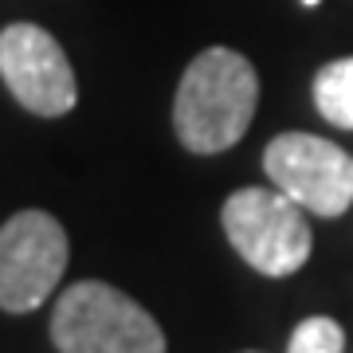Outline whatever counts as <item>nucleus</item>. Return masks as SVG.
I'll return each instance as SVG.
<instances>
[{"label":"nucleus","instance_id":"obj_1","mask_svg":"<svg viewBox=\"0 0 353 353\" xmlns=\"http://www.w3.org/2000/svg\"><path fill=\"white\" fill-rule=\"evenodd\" d=\"M259 102L255 67L232 48L201 51L176 87L173 130L189 153H224L248 134Z\"/></svg>","mask_w":353,"mask_h":353},{"label":"nucleus","instance_id":"obj_2","mask_svg":"<svg viewBox=\"0 0 353 353\" xmlns=\"http://www.w3.org/2000/svg\"><path fill=\"white\" fill-rule=\"evenodd\" d=\"M59 353H165L157 318L110 283L83 279L59 294L51 314Z\"/></svg>","mask_w":353,"mask_h":353},{"label":"nucleus","instance_id":"obj_3","mask_svg":"<svg viewBox=\"0 0 353 353\" xmlns=\"http://www.w3.org/2000/svg\"><path fill=\"white\" fill-rule=\"evenodd\" d=\"M220 220L236 255L267 279H287L310 259L314 236L306 208L283 189H236L224 201Z\"/></svg>","mask_w":353,"mask_h":353},{"label":"nucleus","instance_id":"obj_4","mask_svg":"<svg viewBox=\"0 0 353 353\" xmlns=\"http://www.w3.org/2000/svg\"><path fill=\"white\" fill-rule=\"evenodd\" d=\"M67 271V232L55 216L28 208L0 228V310L32 314Z\"/></svg>","mask_w":353,"mask_h":353},{"label":"nucleus","instance_id":"obj_5","mask_svg":"<svg viewBox=\"0 0 353 353\" xmlns=\"http://www.w3.org/2000/svg\"><path fill=\"white\" fill-rule=\"evenodd\" d=\"M271 185L314 216H341L353 204V157L318 134H279L263 150Z\"/></svg>","mask_w":353,"mask_h":353},{"label":"nucleus","instance_id":"obj_6","mask_svg":"<svg viewBox=\"0 0 353 353\" xmlns=\"http://www.w3.org/2000/svg\"><path fill=\"white\" fill-rule=\"evenodd\" d=\"M0 79L12 99L39 118H63L79 102L67 51L39 24H8L0 32Z\"/></svg>","mask_w":353,"mask_h":353},{"label":"nucleus","instance_id":"obj_7","mask_svg":"<svg viewBox=\"0 0 353 353\" xmlns=\"http://www.w3.org/2000/svg\"><path fill=\"white\" fill-rule=\"evenodd\" d=\"M314 106L330 126L353 130V55L334 59L314 75Z\"/></svg>","mask_w":353,"mask_h":353},{"label":"nucleus","instance_id":"obj_8","mask_svg":"<svg viewBox=\"0 0 353 353\" xmlns=\"http://www.w3.org/2000/svg\"><path fill=\"white\" fill-rule=\"evenodd\" d=\"M287 353H345V330L334 318L314 314L294 326Z\"/></svg>","mask_w":353,"mask_h":353},{"label":"nucleus","instance_id":"obj_9","mask_svg":"<svg viewBox=\"0 0 353 353\" xmlns=\"http://www.w3.org/2000/svg\"><path fill=\"white\" fill-rule=\"evenodd\" d=\"M303 4H306V8H314V4H322V0H303Z\"/></svg>","mask_w":353,"mask_h":353},{"label":"nucleus","instance_id":"obj_10","mask_svg":"<svg viewBox=\"0 0 353 353\" xmlns=\"http://www.w3.org/2000/svg\"><path fill=\"white\" fill-rule=\"evenodd\" d=\"M248 353H255V350H248Z\"/></svg>","mask_w":353,"mask_h":353}]
</instances>
